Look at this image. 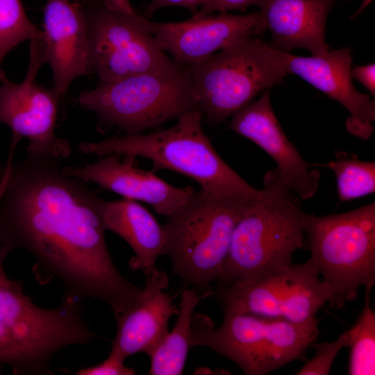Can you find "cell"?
Instances as JSON below:
<instances>
[{
    "mask_svg": "<svg viewBox=\"0 0 375 375\" xmlns=\"http://www.w3.org/2000/svg\"><path fill=\"white\" fill-rule=\"evenodd\" d=\"M6 167V163L3 165H0V181L4 175Z\"/></svg>",
    "mask_w": 375,
    "mask_h": 375,
    "instance_id": "4dcf8cb0",
    "label": "cell"
},
{
    "mask_svg": "<svg viewBox=\"0 0 375 375\" xmlns=\"http://www.w3.org/2000/svg\"><path fill=\"white\" fill-rule=\"evenodd\" d=\"M198 110L216 126L289 74L285 52L257 37L242 38L188 66Z\"/></svg>",
    "mask_w": 375,
    "mask_h": 375,
    "instance_id": "8992f818",
    "label": "cell"
},
{
    "mask_svg": "<svg viewBox=\"0 0 375 375\" xmlns=\"http://www.w3.org/2000/svg\"><path fill=\"white\" fill-rule=\"evenodd\" d=\"M259 1L260 0H210L193 15L205 16L214 12L226 13L234 10L244 11L251 5H256Z\"/></svg>",
    "mask_w": 375,
    "mask_h": 375,
    "instance_id": "4316f807",
    "label": "cell"
},
{
    "mask_svg": "<svg viewBox=\"0 0 375 375\" xmlns=\"http://www.w3.org/2000/svg\"><path fill=\"white\" fill-rule=\"evenodd\" d=\"M335 160L326 163L310 164L331 169L336 178L340 203L351 201L375 192V162L360 160L356 155L340 150Z\"/></svg>",
    "mask_w": 375,
    "mask_h": 375,
    "instance_id": "7402d4cb",
    "label": "cell"
},
{
    "mask_svg": "<svg viewBox=\"0 0 375 375\" xmlns=\"http://www.w3.org/2000/svg\"><path fill=\"white\" fill-rule=\"evenodd\" d=\"M201 3H202V6L201 7L206 6L210 1V0H201Z\"/></svg>",
    "mask_w": 375,
    "mask_h": 375,
    "instance_id": "1f68e13d",
    "label": "cell"
},
{
    "mask_svg": "<svg viewBox=\"0 0 375 375\" xmlns=\"http://www.w3.org/2000/svg\"><path fill=\"white\" fill-rule=\"evenodd\" d=\"M46 63V48L42 35L30 41V61L22 82L16 83L6 77L0 84V124L12 131L11 144L22 138L28 140L26 153L68 158L72 147L67 140L58 137L55 128L62 98L53 88L35 81L40 68Z\"/></svg>",
    "mask_w": 375,
    "mask_h": 375,
    "instance_id": "7c38bea8",
    "label": "cell"
},
{
    "mask_svg": "<svg viewBox=\"0 0 375 375\" xmlns=\"http://www.w3.org/2000/svg\"><path fill=\"white\" fill-rule=\"evenodd\" d=\"M352 78L359 81L373 97L375 95V65L370 63L362 66H356L351 69Z\"/></svg>",
    "mask_w": 375,
    "mask_h": 375,
    "instance_id": "83f0119b",
    "label": "cell"
},
{
    "mask_svg": "<svg viewBox=\"0 0 375 375\" xmlns=\"http://www.w3.org/2000/svg\"><path fill=\"white\" fill-rule=\"evenodd\" d=\"M211 294L223 310L296 323L315 317L328 300L310 258L253 281L218 285Z\"/></svg>",
    "mask_w": 375,
    "mask_h": 375,
    "instance_id": "8fae6325",
    "label": "cell"
},
{
    "mask_svg": "<svg viewBox=\"0 0 375 375\" xmlns=\"http://www.w3.org/2000/svg\"><path fill=\"white\" fill-rule=\"evenodd\" d=\"M77 101L96 114L99 131L116 126L128 135L198 110L189 68L176 62L162 70L100 81L83 91Z\"/></svg>",
    "mask_w": 375,
    "mask_h": 375,
    "instance_id": "52a82bcc",
    "label": "cell"
},
{
    "mask_svg": "<svg viewBox=\"0 0 375 375\" xmlns=\"http://www.w3.org/2000/svg\"><path fill=\"white\" fill-rule=\"evenodd\" d=\"M289 74H296L349 112L347 131L368 140L374 131L375 103L369 94L358 91L352 82V56L349 48L330 49L326 56H297L285 53Z\"/></svg>",
    "mask_w": 375,
    "mask_h": 375,
    "instance_id": "9a60e30c",
    "label": "cell"
},
{
    "mask_svg": "<svg viewBox=\"0 0 375 375\" xmlns=\"http://www.w3.org/2000/svg\"><path fill=\"white\" fill-rule=\"evenodd\" d=\"M12 162H13V157L11 156H8V159L6 162V171H5V173L2 179L0 181V201L1 199V197L3 192L4 188H5L7 179H8L9 169H10V167Z\"/></svg>",
    "mask_w": 375,
    "mask_h": 375,
    "instance_id": "f1b7e54d",
    "label": "cell"
},
{
    "mask_svg": "<svg viewBox=\"0 0 375 375\" xmlns=\"http://www.w3.org/2000/svg\"><path fill=\"white\" fill-rule=\"evenodd\" d=\"M204 298L194 288L184 290L177 306V319L172 331L149 356L150 375H180L183 372L192 343L194 310Z\"/></svg>",
    "mask_w": 375,
    "mask_h": 375,
    "instance_id": "44dd1931",
    "label": "cell"
},
{
    "mask_svg": "<svg viewBox=\"0 0 375 375\" xmlns=\"http://www.w3.org/2000/svg\"><path fill=\"white\" fill-rule=\"evenodd\" d=\"M261 197L195 190L163 226L162 255L170 258L173 273L204 297L211 294L210 285L221 274L237 223Z\"/></svg>",
    "mask_w": 375,
    "mask_h": 375,
    "instance_id": "5b68a950",
    "label": "cell"
},
{
    "mask_svg": "<svg viewBox=\"0 0 375 375\" xmlns=\"http://www.w3.org/2000/svg\"><path fill=\"white\" fill-rule=\"evenodd\" d=\"M333 4L334 0H260L256 6L271 34L270 46L285 53L302 48L323 57L330 50L325 27Z\"/></svg>",
    "mask_w": 375,
    "mask_h": 375,
    "instance_id": "d6986e66",
    "label": "cell"
},
{
    "mask_svg": "<svg viewBox=\"0 0 375 375\" xmlns=\"http://www.w3.org/2000/svg\"><path fill=\"white\" fill-rule=\"evenodd\" d=\"M86 25L90 74L110 81L172 66L128 0H73Z\"/></svg>",
    "mask_w": 375,
    "mask_h": 375,
    "instance_id": "30bf717a",
    "label": "cell"
},
{
    "mask_svg": "<svg viewBox=\"0 0 375 375\" xmlns=\"http://www.w3.org/2000/svg\"><path fill=\"white\" fill-rule=\"evenodd\" d=\"M350 341L349 329L344 331L332 342H313L315 354L305 362L296 375H328L339 352L348 347Z\"/></svg>",
    "mask_w": 375,
    "mask_h": 375,
    "instance_id": "d4e9b609",
    "label": "cell"
},
{
    "mask_svg": "<svg viewBox=\"0 0 375 375\" xmlns=\"http://www.w3.org/2000/svg\"><path fill=\"white\" fill-rule=\"evenodd\" d=\"M141 23L155 43L182 65L199 62L234 42L266 31L260 11L192 17L179 22H155L141 15Z\"/></svg>",
    "mask_w": 375,
    "mask_h": 375,
    "instance_id": "4fadbf2b",
    "label": "cell"
},
{
    "mask_svg": "<svg viewBox=\"0 0 375 375\" xmlns=\"http://www.w3.org/2000/svg\"><path fill=\"white\" fill-rule=\"evenodd\" d=\"M119 156L108 155L92 163L76 167L66 166L76 176L98 185L124 199L149 204L158 214L169 217L195 191L179 188L162 180L152 171L133 166L132 160L121 161Z\"/></svg>",
    "mask_w": 375,
    "mask_h": 375,
    "instance_id": "e0dca14e",
    "label": "cell"
},
{
    "mask_svg": "<svg viewBox=\"0 0 375 375\" xmlns=\"http://www.w3.org/2000/svg\"><path fill=\"white\" fill-rule=\"evenodd\" d=\"M228 128L264 150L275 161L282 180L300 199L315 194L320 172L310 169L288 140L273 110L269 90L233 115Z\"/></svg>",
    "mask_w": 375,
    "mask_h": 375,
    "instance_id": "5bb4252c",
    "label": "cell"
},
{
    "mask_svg": "<svg viewBox=\"0 0 375 375\" xmlns=\"http://www.w3.org/2000/svg\"><path fill=\"white\" fill-rule=\"evenodd\" d=\"M135 370L124 365V360L109 353L108 357L101 362L85 368L76 372L77 375H133Z\"/></svg>",
    "mask_w": 375,
    "mask_h": 375,
    "instance_id": "484cf974",
    "label": "cell"
},
{
    "mask_svg": "<svg viewBox=\"0 0 375 375\" xmlns=\"http://www.w3.org/2000/svg\"><path fill=\"white\" fill-rule=\"evenodd\" d=\"M42 35L27 17L21 0H0V81L6 77L2 68L6 54L22 42Z\"/></svg>",
    "mask_w": 375,
    "mask_h": 375,
    "instance_id": "cb8c5ba5",
    "label": "cell"
},
{
    "mask_svg": "<svg viewBox=\"0 0 375 375\" xmlns=\"http://www.w3.org/2000/svg\"><path fill=\"white\" fill-rule=\"evenodd\" d=\"M168 276L156 268L145 276V286L131 305L115 319L117 333L110 353L125 360L138 353L150 356L169 333L170 317L178 308L173 297L164 292Z\"/></svg>",
    "mask_w": 375,
    "mask_h": 375,
    "instance_id": "2e32d148",
    "label": "cell"
},
{
    "mask_svg": "<svg viewBox=\"0 0 375 375\" xmlns=\"http://www.w3.org/2000/svg\"><path fill=\"white\" fill-rule=\"evenodd\" d=\"M304 231L310 259L328 294L340 309L357 299L359 288L375 285V203L338 214L306 213Z\"/></svg>",
    "mask_w": 375,
    "mask_h": 375,
    "instance_id": "9c48e42d",
    "label": "cell"
},
{
    "mask_svg": "<svg viewBox=\"0 0 375 375\" xmlns=\"http://www.w3.org/2000/svg\"><path fill=\"white\" fill-rule=\"evenodd\" d=\"M9 253L0 244V364L14 374L53 375L50 362L60 350L86 344L96 335L83 319L81 300L64 294L56 308L35 304L23 281L8 276Z\"/></svg>",
    "mask_w": 375,
    "mask_h": 375,
    "instance_id": "7a4b0ae2",
    "label": "cell"
},
{
    "mask_svg": "<svg viewBox=\"0 0 375 375\" xmlns=\"http://www.w3.org/2000/svg\"><path fill=\"white\" fill-rule=\"evenodd\" d=\"M172 127L147 133L109 137L99 142H81L78 150L99 156L117 155L130 160L142 157L153 172L173 171L197 183L201 189L222 195L259 198L263 190L251 185L219 155L204 133L197 110L187 112Z\"/></svg>",
    "mask_w": 375,
    "mask_h": 375,
    "instance_id": "3957f363",
    "label": "cell"
},
{
    "mask_svg": "<svg viewBox=\"0 0 375 375\" xmlns=\"http://www.w3.org/2000/svg\"><path fill=\"white\" fill-rule=\"evenodd\" d=\"M61 159L26 153L10 165L0 201V244L29 252L42 285L56 278L65 294L101 300L116 318L142 291L117 269L107 247L100 198Z\"/></svg>",
    "mask_w": 375,
    "mask_h": 375,
    "instance_id": "6da1fadb",
    "label": "cell"
},
{
    "mask_svg": "<svg viewBox=\"0 0 375 375\" xmlns=\"http://www.w3.org/2000/svg\"><path fill=\"white\" fill-rule=\"evenodd\" d=\"M373 0H363L361 6L358 8L357 11L353 14L351 19H356L359 15L361 14V12L363 11V10Z\"/></svg>",
    "mask_w": 375,
    "mask_h": 375,
    "instance_id": "f546056e",
    "label": "cell"
},
{
    "mask_svg": "<svg viewBox=\"0 0 375 375\" xmlns=\"http://www.w3.org/2000/svg\"><path fill=\"white\" fill-rule=\"evenodd\" d=\"M264 194L237 223L218 285L250 282L292 265L303 246L306 213L277 170H268Z\"/></svg>",
    "mask_w": 375,
    "mask_h": 375,
    "instance_id": "277c9868",
    "label": "cell"
},
{
    "mask_svg": "<svg viewBox=\"0 0 375 375\" xmlns=\"http://www.w3.org/2000/svg\"><path fill=\"white\" fill-rule=\"evenodd\" d=\"M215 327L204 315H193L192 347L211 349L247 375H265L301 360L319 335L316 317L301 323L223 310Z\"/></svg>",
    "mask_w": 375,
    "mask_h": 375,
    "instance_id": "ba28073f",
    "label": "cell"
},
{
    "mask_svg": "<svg viewBox=\"0 0 375 375\" xmlns=\"http://www.w3.org/2000/svg\"><path fill=\"white\" fill-rule=\"evenodd\" d=\"M370 296L371 292H365L364 307L349 329V375L375 374V312L371 307Z\"/></svg>",
    "mask_w": 375,
    "mask_h": 375,
    "instance_id": "603a6c76",
    "label": "cell"
},
{
    "mask_svg": "<svg viewBox=\"0 0 375 375\" xmlns=\"http://www.w3.org/2000/svg\"><path fill=\"white\" fill-rule=\"evenodd\" d=\"M42 31L46 63L53 74L52 88L64 98L74 79L90 75L87 29L83 13L74 1L47 0Z\"/></svg>",
    "mask_w": 375,
    "mask_h": 375,
    "instance_id": "ac0fdd59",
    "label": "cell"
},
{
    "mask_svg": "<svg viewBox=\"0 0 375 375\" xmlns=\"http://www.w3.org/2000/svg\"><path fill=\"white\" fill-rule=\"evenodd\" d=\"M103 219L106 231L118 235L133 251L131 269L146 276L156 268L164 248V227L145 207L126 199L105 200Z\"/></svg>",
    "mask_w": 375,
    "mask_h": 375,
    "instance_id": "ffe728a7",
    "label": "cell"
}]
</instances>
